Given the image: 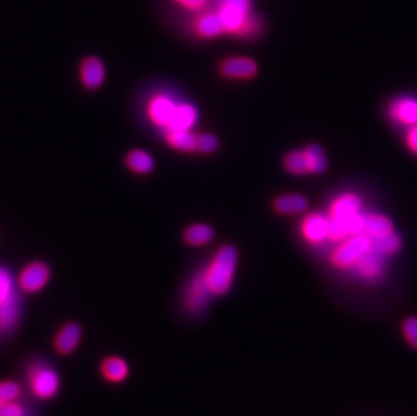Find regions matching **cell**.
<instances>
[{"label":"cell","instance_id":"obj_13","mask_svg":"<svg viewBox=\"0 0 417 416\" xmlns=\"http://www.w3.org/2000/svg\"><path fill=\"white\" fill-rule=\"evenodd\" d=\"M383 255L378 250H370L368 254H365L355 265V269L358 275H361L364 279L374 280L378 279L385 269V262H383Z\"/></svg>","mask_w":417,"mask_h":416},{"label":"cell","instance_id":"obj_26","mask_svg":"<svg viewBox=\"0 0 417 416\" xmlns=\"http://www.w3.org/2000/svg\"><path fill=\"white\" fill-rule=\"evenodd\" d=\"M21 395H22V389L16 381L12 380L0 381V407L19 400Z\"/></svg>","mask_w":417,"mask_h":416},{"label":"cell","instance_id":"obj_18","mask_svg":"<svg viewBox=\"0 0 417 416\" xmlns=\"http://www.w3.org/2000/svg\"><path fill=\"white\" fill-rule=\"evenodd\" d=\"M21 315V303L18 294L11 300L0 304V332L7 333L14 329L19 322Z\"/></svg>","mask_w":417,"mask_h":416},{"label":"cell","instance_id":"obj_7","mask_svg":"<svg viewBox=\"0 0 417 416\" xmlns=\"http://www.w3.org/2000/svg\"><path fill=\"white\" fill-rule=\"evenodd\" d=\"M83 336V329L79 323L69 322L64 325L54 336V350L61 356L72 354L80 345Z\"/></svg>","mask_w":417,"mask_h":416},{"label":"cell","instance_id":"obj_12","mask_svg":"<svg viewBox=\"0 0 417 416\" xmlns=\"http://www.w3.org/2000/svg\"><path fill=\"white\" fill-rule=\"evenodd\" d=\"M100 373L106 381L119 384L130 375V368L122 357L108 356L100 362Z\"/></svg>","mask_w":417,"mask_h":416},{"label":"cell","instance_id":"obj_24","mask_svg":"<svg viewBox=\"0 0 417 416\" xmlns=\"http://www.w3.org/2000/svg\"><path fill=\"white\" fill-rule=\"evenodd\" d=\"M127 165L128 167L139 174H146L153 170L154 161L150 154L143 150H132L127 156Z\"/></svg>","mask_w":417,"mask_h":416},{"label":"cell","instance_id":"obj_22","mask_svg":"<svg viewBox=\"0 0 417 416\" xmlns=\"http://www.w3.org/2000/svg\"><path fill=\"white\" fill-rule=\"evenodd\" d=\"M304 156L307 160L309 173H323L327 169V159L323 149L318 145H311L304 149Z\"/></svg>","mask_w":417,"mask_h":416},{"label":"cell","instance_id":"obj_27","mask_svg":"<svg viewBox=\"0 0 417 416\" xmlns=\"http://www.w3.org/2000/svg\"><path fill=\"white\" fill-rule=\"evenodd\" d=\"M373 241V248L378 250L379 253L382 254H393L396 251H398L400 246H401V241H400V237L393 233L388 234V235H383L381 238H377V240H372Z\"/></svg>","mask_w":417,"mask_h":416},{"label":"cell","instance_id":"obj_15","mask_svg":"<svg viewBox=\"0 0 417 416\" xmlns=\"http://www.w3.org/2000/svg\"><path fill=\"white\" fill-rule=\"evenodd\" d=\"M104 67L100 60L89 57L84 60L82 65V82L89 89L99 88L104 82Z\"/></svg>","mask_w":417,"mask_h":416},{"label":"cell","instance_id":"obj_33","mask_svg":"<svg viewBox=\"0 0 417 416\" xmlns=\"http://www.w3.org/2000/svg\"><path fill=\"white\" fill-rule=\"evenodd\" d=\"M407 143H408V148L417 154V125L412 126L411 130L408 131Z\"/></svg>","mask_w":417,"mask_h":416},{"label":"cell","instance_id":"obj_10","mask_svg":"<svg viewBox=\"0 0 417 416\" xmlns=\"http://www.w3.org/2000/svg\"><path fill=\"white\" fill-rule=\"evenodd\" d=\"M257 64L246 57H233L223 61L220 72L230 79H251L257 75Z\"/></svg>","mask_w":417,"mask_h":416},{"label":"cell","instance_id":"obj_19","mask_svg":"<svg viewBox=\"0 0 417 416\" xmlns=\"http://www.w3.org/2000/svg\"><path fill=\"white\" fill-rule=\"evenodd\" d=\"M167 143L180 152H193L196 150V135L191 130H167Z\"/></svg>","mask_w":417,"mask_h":416},{"label":"cell","instance_id":"obj_6","mask_svg":"<svg viewBox=\"0 0 417 416\" xmlns=\"http://www.w3.org/2000/svg\"><path fill=\"white\" fill-rule=\"evenodd\" d=\"M211 296L212 293L209 291L208 286L202 272L196 275L195 279L187 287V291L184 294V304L189 312L199 314L207 307Z\"/></svg>","mask_w":417,"mask_h":416},{"label":"cell","instance_id":"obj_9","mask_svg":"<svg viewBox=\"0 0 417 416\" xmlns=\"http://www.w3.org/2000/svg\"><path fill=\"white\" fill-rule=\"evenodd\" d=\"M176 106L177 103H174V100L170 96H167L165 93H158L149 100L147 104L149 118L152 119L153 124L167 128L171 121L173 113L176 110Z\"/></svg>","mask_w":417,"mask_h":416},{"label":"cell","instance_id":"obj_23","mask_svg":"<svg viewBox=\"0 0 417 416\" xmlns=\"http://www.w3.org/2000/svg\"><path fill=\"white\" fill-rule=\"evenodd\" d=\"M213 238V231L207 224H193L184 233V240L192 246H200L211 242Z\"/></svg>","mask_w":417,"mask_h":416},{"label":"cell","instance_id":"obj_3","mask_svg":"<svg viewBox=\"0 0 417 416\" xmlns=\"http://www.w3.org/2000/svg\"><path fill=\"white\" fill-rule=\"evenodd\" d=\"M27 381L32 393L42 402L54 399L61 388L60 375L54 368L43 361H36L30 365Z\"/></svg>","mask_w":417,"mask_h":416},{"label":"cell","instance_id":"obj_25","mask_svg":"<svg viewBox=\"0 0 417 416\" xmlns=\"http://www.w3.org/2000/svg\"><path fill=\"white\" fill-rule=\"evenodd\" d=\"M284 167L292 174H305L308 172L307 160L304 156V150H294L287 154L284 160Z\"/></svg>","mask_w":417,"mask_h":416},{"label":"cell","instance_id":"obj_11","mask_svg":"<svg viewBox=\"0 0 417 416\" xmlns=\"http://www.w3.org/2000/svg\"><path fill=\"white\" fill-rule=\"evenodd\" d=\"M390 117L405 126L417 125V100L412 97H401L396 99L389 107Z\"/></svg>","mask_w":417,"mask_h":416},{"label":"cell","instance_id":"obj_17","mask_svg":"<svg viewBox=\"0 0 417 416\" xmlns=\"http://www.w3.org/2000/svg\"><path fill=\"white\" fill-rule=\"evenodd\" d=\"M364 233L372 240H377L393 233V224L389 218L381 213H366Z\"/></svg>","mask_w":417,"mask_h":416},{"label":"cell","instance_id":"obj_14","mask_svg":"<svg viewBox=\"0 0 417 416\" xmlns=\"http://www.w3.org/2000/svg\"><path fill=\"white\" fill-rule=\"evenodd\" d=\"M362 202L355 194H343L334 199L330 207V219H346L361 212Z\"/></svg>","mask_w":417,"mask_h":416},{"label":"cell","instance_id":"obj_2","mask_svg":"<svg viewBox=\"0 0 417 416\" xmlns=\"http://www.w3.org/2000/svg\"><path fill=\"white\" fill-rule=\"evenodd\" d=\"M237 250L234 246H223L212 258L203 272L209 291L215 296H222L230 291L237 268Z\"/></svg>","mask_w":417,"mask_h":416},{"label":"cell","instance_id":"obj_4","mask_svg":"<svg viewBox=\"0 0 417 416\" xmlns=\"http://www.w3.org/2000/svg\"><path fill=\"white\" fill-rule=\"evenodd\" d=\"M372 249V238L365 233H359L340 241V245L333 253V262L337 268H353Z\"/></svg>","mask_w":417,"mask_h":416},{"label":"cell","instance_id":"obj_20","mask_svg":"<svg viewBox=\"0 0 417 416\" xmlns=\"http://www.w3.org/2000/svg\"><path fill=\"white\" fill-rule=\"evenodd\" d=\"M196 32L199 36L206 37V38H212V37H217L222 33H224V27L222 23V19L216 12H207L204 15H202L198 22H196Z\"/></svg>","mask_w":417,"mask_h":416},{"label":"cell","instance_id":"obj_30","mask_svg":"<svg viewBox=\"0 0 417 416\" xmlns=\"http://www.w3.org/2000/svg\"><path fill=\"white\" fill-rule=\"evenodd\" d=\"M0 416H27L26 407L19 402H12L0 407Z\"/></svg>","mask_w":417,"mask_h":416},{"label":"cell","instance_id":"obj_32","mask_svg":"<svg viewBox=\"0 0 417 416\" xmlns=\"http://www.w3.org/2000/svg\"><path fill=\"white\" fill-rule=\"evenodd\" d=\"M177 3L182 4L184 7L189 8V10H202L206 4H207V0H176Z\"/></svg>","mask_w":417,"mask_h":416},{"label":"cell","instance_id":"obj_16","mask_svg":"<svg viewBox=\"0 0 417 416\" xmlns=\"http://www.w3.org/2000/svg\"><path fill=\"white\" fill-rule=\"evenodd\" d=\"M198 121V111L192 104L188 103H180L176 106V110L173 113L171 121L167 126L169 128L174 130H191Z\"/></svg>","mask_w":417,"mask_h":416},{"label":"cell","instance_id":"obj_28","mask_svg":"<svg viewBox=\"0 0 417 416\" xmlns=\"http://www.w3.org/2000/svg\"><path fill=\"white\" fill-rule=\"evenodd\" d=\"M14 296H16V293L14 291L12 279L5 269L0 268V304H4Z\"/></svg>","mask_w":417,"mask_h":416},{"label":"cell","instance_id":"obj_8","mask_svg":"<svg viewBox=\"0 0 417 416\" xmlns=\"http://www.w3.org/2000/svg\"><path fill=\"white\" fill-rule=\"evenodd\" d=\"M302 237L311 244H320L329 238L330 216L322 213H311L301 223Z\"/></svg>","mask_w":417,"mask_h":416},{"label":"cell","instance_id":"obj_5","mask_svg":"<svg viewBox=\"0 0 417 416\" xmlns=\"http://www.w3.org/2000/svg\"><path fill=\"white\" fill-rule=\"evenodd\" d=\"M50 279V269L43 262L29 264L19 276V288L25 293L42 291Z\"/></svg>","mask_w":417,"mask_h":416},{"label":"cell","instance_id":"obj_31","mask_svg":"<svg viewBox=\"0 0 417 416\" xmlns=\"http://www.w3.org/2000/svg\"><path fill=\"white\" fill-rule=\"evenodd\" d=\"M403 332L407 340L417 349V318H408L403 325Z\"/></svg>","mask_w":417,"mask_h":416},{"label":"cell","instance_id":"obj_1","mask_svg":"<svg viewBox=\"0 0 417 416\" xmlns=\"http://www.w3.org/2000/svg\"><path fill=\"white\" fill-rule=\"evenodd\" d=\"M217 14L226 33L252 36L258 32V19L251 12L250 0H220Z\"/></svg>","mask_w":417,"mask_h":416},{"label":"cell","instance_id":"obj_29","mask_svg":"<svg viewBox=\"0 0 417 416\" xmlns=\"http://www.w3.org/2000/svg\"><path fill=\"white\" fill-rule=\"evenodd\" d=\"M217 138L212 134L196 135V150L200 153H212L217 149Z\"/></svg>","mask_w":417,"mask_h":416},{"label":"cell","instance_id":"obj_21","mask_svg":"<svg viewBox=\"0 0 417 416\" xmlns=\"http://www.w3.org/2000/svg\"><path fill=\"white\" fill-rule=\"evenodd\" d=\"M308 200L302 195H284L276 199L274 208L284 215H294L305 211Z\"/></svg>","mask_w":417,"mask_h":416}]
</instances>
